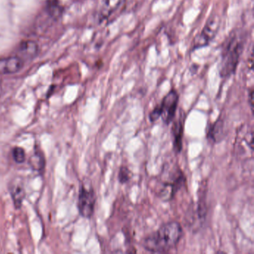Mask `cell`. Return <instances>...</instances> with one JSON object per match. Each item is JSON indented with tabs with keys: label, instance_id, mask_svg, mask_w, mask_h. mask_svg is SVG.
<instances>
[{
	"label": "cell",
	"instance_id": "cell-11",
	"mask_svg": "<svg viewBox=\"0 0 254 254\" xmlns=\"http://www.w3.org/2000/svg\"><path fill=\"white\" fill-rule=\"evenodd\" d=\"M183 133H184V121H182V118H181L172 127L174 150L177 154H179L182 151Z\"/></svg>",
	"mask_w": 254,
	"mask_h": 254
},
{
	"label": "cell",
	"instance_id": "cell-10",
	"mask_svg": "<svg viewBox=\"0 0 254 254\" xmlns=\"http://www.w3.org/2000/svg\"><path fill=\"white\" fill-rule=\"evenodd\" d=\"M38 51H39V47L36 42L33 41H23L19 46L18 57L20 58L23 62L32 60L38 56Z\"/></svg>",
	"mask_w": 254,
	"mask_h": 254
},
{
	"label": "cell",
	"instance_id": "cell-3",
	"mask_svg": "<svg viewBox=\"0 0 254 254\" xmlns=\"http://www.w3.org/2000/svg\"><path fill=\"white\" fill-rule=\"evenodd\" d=\"M184 173L180 169L171 174L170 178L163 181L159 187L158 196L163 201L172 200L185 183Z\"/></svg>",
	"mask_w": 254,
	"mask_h": 254
},
{
	"label": "cell",
	"instance_id": "cell-1",
	"mask_svg": "<svg viewBox=\"0 0 254 254\" xmlns=\"http://www.w3.org/2000/svg\"><path fill=\"white\" fill-rule=\"evenodd\" d=\"M183 234L184 231L180 223L169 221L147 236L142 242V246L145 251L150 253H166L178 245Z\"/></svg>",
	"mask_w": 254,
	"mask_h": 254
},
{
	"label": "cell",
	"instance_id": "cell-8",
	"mask_svg": "<svg viewBox=\"0 0 254 254\" xmlns=\"http://www.w3.org/2000/svg\"><path fill=\"white\" fill-rule=\"evenodd\" d=\"M24 62L18 56L0 59V74H13L20 71Z\"/></svg>",
	"mask_w": 254,
	"mask_h": 254
},
{
	"label": "cell",
	"instance_id": "cell-15",
	"mask_svg": "<svg viewBox=\"0 0 254 254\" xmlns=\"http://www.w3.org/2000/svg\"><path fill=\"white\" fill-rule=\"evenodd\" d=\"M132 178V172L127 166H122L119 171L118 181L120 184H126L130 181Z\"/></svg>",
	"mask_w": 254,
	"mask_h": 254
},
{
	"label": "cell",
	"instance_id": "cell-7",
	"mask_svg": "<svg viewBox=\"0 0 254 254\" xmlns=\"http://www.w3.org/2000/svg\"><path fill=\"white\" fill-rule=\"evenodd\" d=\"M225 134V123L223 119H218L208 127L206 139L212 144L221 142Z\"/></svg>",
	"mask_w": 254,
	"mask_h": 254
},
{
	"label": "cell",
	"instance_id": "cell-5",
	"mask_svg": "<svg viewBox=\"0 0 254 254\" xmlns=\"http://www.w3.org/2000/svg\"><path fill=\"white\" fill-rule=\"evenodd\" d=\"M179 102V95L176 90H172L165 96L160 105L155 107L158 111L160 118L166 125H169L176 115L177 108Z\"/></svg>",
	"mask_w": 254,
	"mask_h": 254
},
{
	"label": "cell",
	"instance_id": "cell-18",
	"mask_svg": "<svg viewBox=\"0 0 254 254\" xmlns=\"http://www.w3.org/2000/svg\"><path fill=\"white\" fill-rule=\"evenodd\" d=\"M1 92H2V84H1V81H0V94H1Z\"/></svg>",
	"mask_w": 254,
	"mask_h": 254
},
{
	"label": "cell",
	"instance_id": "cell-13",
	"mask_svg": "<svg viewBox=\"0 0 254 254\" xmlns=\"http://www.w3.org/2000/svg\"><path fill=\"white\" fill-rule=\"evenodd\" d=\"M47 10L53 18H59L63 13V6L60 0H47Z\"/></svg>",
	"mask_w": 254,
	"mask_h": 254
},
{
	"label": "cell",
	"instance_id": "cell-6",
	"mask_svg": "<svg viewBox=\"0 0 254 254\" xmlns=\"http://www.w3.org/2000/svg\"><path fill=\"white\" fill-rule=\"evenodd\" d=\"M96 194L91 187L83 184L78 194V208L80 215L85 218H90L94 212Z\"/></svg>",
	"mask_w": 254,
	"mask_h": 254
},
{
	"label": "cell",
	"instance_id": "cell-17",
	"mask_svg": "<svg viewBox=\"0 0 254 254\" xmlns=\"http://www.w3.org/2000/svg\"><path fill=\"white\" fill-rule=\"evenodd\" d=\"M248 102H249L250 103V106H251V111H254V90L253 89H251V90H250L249 94H248Z\"/></svg>",
	"mask_w": 254,
	"mask_h": 254
},
{
	"label": "cell",
	"instance_id": "cell-4",
	"mask_svg": "<svg viewBox=\"0 0 254 254\" xmlns=\"http://www.w3.org/2000/svg\"><path fill=\"white\" fill-rule=\"evenodd\" d=\"M220 27V18L218 16L211 15L206 21L201 32L194 38L192 43L193 50H198L209 45L216 36Z\"/></svg>",
	"mask_w": 254,
	"mask_h": 254
},
{
	"label": "cell",
	"instance_id": "cell-14",
	"mask_svg": "<svg viewBox=\"0 0 254 254\" xmlns=\"http://www.w3.org/2000/svg\"><path fill=\"white\" fill-rule=\"evenodd\" d=\"M30 159L31 166L33 168V169L37 171H41L44 169V159L41 153L35 152L33 157Z\"/></svg>",
	"mask_w": 254,
	"mask_h": 254
},
{
	"label": "cell",
	"instance_id": "cell-16",
	"mask_svg": "<svg viewBox=\"0 0 254 254\" xmlns=\"http://www.w3.org/2000/svg\"><path fill=\"white\" fill-rule=\"evenodd\" d=\"M12 155L14 161L17 163H23L25 161V159H26L25 151L23 148H20V147H16L13 149Z\"/></svg>",
	"mask_w": 254,
	"mask_h": 254
},
{
	"label": "cell",
	"instance_id": "cell-9",
	"mask_svg": "<svg viewBox=\"0 0 254 254\" xmlns=\"http://www.w3.org/2000/svg\"><path fill=\"white\" fill-rule=\"evenodd\" d=\"M126 2V0H104L99 11V21L108 20Z\"/></svg>",
	"mask_w": 254,
	"mask_h": 254
},
{
	"label": "cell",
	"instance_id": "cell-12",
	"mask_svg": "<svg viewBox=\"0 0 254 254\" xmlns=\"http://www.w3.org/2000/svg\"><path fill=\"white\" fill-rule=\"evenodd\" d=\"M11 194L15 207L17 209L21 207L25 197V190L23 186L20 184H14L11 188Z\"/></svg>",
	"mask_w": 254,
	"mask_h": 254
},
{
	"label": "cell",
	"instance_id": "cell-2",
	"mask_svg": "<svg viewBox=\"0 0 254 254\" xmlns=\"http://www.w3.org/2000/svg\"><path fill=\"white\" fill-rule=\"evenodd\" d=\"M245 36L242 31H233L223 44L219 64L221 78H230L234 75L245 48Z\"/></svg>",
	"mask_w": 254,
	"mask_h": 254
}]
</instances>
